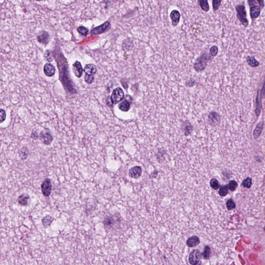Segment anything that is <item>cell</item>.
<instances>
[{
	"label": "cell",
	"instance_id": "9",
	"mask_svg": "<svg viewBox=\"0 0 265 265\" xmlns=\"http://www.w3.org/2000/svg\"><path fill=\"white\" fill-rule=\"evenodd\" d=\"M73 71L75 75L78 78H80L83 74V69L80 62L76 61L73 65Z\"/></svg>",
	"mask_w": 265,
	"mask_h": 265
},
{
	"label": "cell",
	"instance_id": "34",
	"mask_svg": "<svg viewBox=\"0 0 265 265\" xmlns=\"http://www.w3.org/2000/svg\"><path fill=\"white\" fill-rule=\"evenodd\" d=\"M218 52V48L216 46H214L210 48V55L211 56H216Z\"/></svg>",
	"mask_w": 265,
	"mask_h": 265
},
{
	"label": "cell",
	"instance_id": "3",
	"mask_svg": "<svg viewBox=\"0 0 265 265\" xmlns=\"http://www.w3.org/2000/svg\"><path fill=\"white\" fill-rule=\"evenodd\" d=\"M124 97V93L122 89L117 88L112 92L111 96V101L113 104H116L123 100Z\"/></svg>",
	"mask_w": 265,
	"mask_h": 265
},
{
	"label": "cell",
	"instance_id": "4",
	"mask_svg": "<svg viewBox=\"0 0 265 265\" xmlns=\"http://www.w3.org/2000/svg\"><path fill=\"white\" fill-rule=\"evenodd\" d=\"M111 28V24L109 22L106 21L101 26H98L91 31V34L93 35L101 34L108 31Z\"/></svg>",
	"mask_w": 265,
	"mask_h": 265
},
{
	"label": "cell",
	"instance_id": "27",
	"mask_svg": "<svg viewBox=\"0 0 265 265\" xmlns=\"http://www.w3.org/2000/svg\"><path fill=\"white\" fill-rule=\"evenodd\" d=\"M210 184L211 188L214 190H218V189L220 188V183L216 179H211V181L210 182Z\"/></svg>",
	"mask_w": 265,
	"mask_h": 265
},
{
	"label": "cell",
	"instance_id": "35",
	"mask_svg": "<svg viewBox=\"0 0 265 265\" xmlns=\"http://www.w3.org/2000/svg\"><path fill=\"white\" fill-rule=\"evenodd\" d=\"M84 79H85V81L87 84H91L93 82L94 80V76H89L86 75L85 77H84Z\"/></svg>",
	"mask_w": 265,
	"mask_h": 265
},
{
	"label": "cell",
	"instance_id": "17",
	"mask_svg": "<svg viewBox=\"0 0 265 265\" xmlns=\"http://www.w3.org/2000/svg\"><path fill=\"white\" fill-rule=\"evenodd\" d=\"M250 2L252 3L251 1H250ZM253 6L251 7L250 9V14L252 17L255 18L259 17V16L260 14V12H261V9L257 5H254L255 4H253Z\"/></svg>",
	"mask_w": 265,
	"mask_h": 265
},
{
	"label": "cell",
	"instance_id": "22",
	"mask_svg": "<svg viewBox=\"0 0 265 265\" xmlns=\"http://www.w3.org/2000/svg\"><path fill=\"white\" fill-rule=\"evenodd\" d=\"M228 193H229V189L227 185H223L222 186H221L219 191V193L220 194V196L222 197L226 196Z\"/></svg>",
	"mask_w": 265,
	"mask_h": 265
},
{
	"label": "cell",
	"instance_id": "37",
	"mask_svg": "<svg viewBox=\"0 0 265 265\" xmlns=\"http://www.w3.org/2000/svg\"><path fill=\"white\" fill-rule=\"evenodd\" d=\"M221 2V1H212L213 8H214V11L217 10L219 8Z\"/></svg>",
	"mask_w": 265,
	"mask_h": 265
},
{
	"label": "cell",
	"instance_id": "19",
	"mask_svg": "<svg viewBox=\"0 0 265 265\" xmlns=\"http://www.w3.org/2000/svg\"><path fill=\"white\" fill-rule=\"evenodd\" d=\"M29 154V151L27 147H22L21 149L20 150L19 155L20 159L22 161L26 160L28 157Z\"/></svg>",
	"mask_w": 265,
	"mask_h": 265
},
{
	"label": "cell",
	"instance_id": "5",
	"mask_svg": "<svg viewBox=\"0 0 265 265\" xmlns=\"http://www.w3.org/2000/svg\"><path fill=\"white\" fill-rule=\"evenodd\" d=\"M41 191L44 196L48 197L50 195L52 191V183L49 179L46 178L44 180L41 184Z\"/></svg>",
	"mask_w": 265,
	"mask_h": 265
},
{
	"label": "cell",
	"instance_id": "24",
	"mask_svg": "<svg viewBox=\"0 0 265 265\" xmlns=\"http://www.w3.org/2000/svg\"><path fill=\"white\" fill-rule=\"evenodd\" d=\"M53 220L54 219L51 216H47L42 219V223L45 226H48L50 225Z\"/></svg>",
	"mask_w": 265,
	"mask_h": 265
},
{
	"label": "cell",
	"instance_id": "25",
	"mask_svg": "<svg viewBox=\"0 0 265 265\" xmlns=\"http://www.w3.org/2000/svg\"><path fill=\"white\" fill-rule=\"evenodd\" d=\"M199 4L203 11L207 12L209 10V6L207 1H199Z\"/></svg>",
	"mask_w": 265,
	"mask_h": 265
},
{
	"label": "cell",
	"instance_id": "26",
	"mask_svg": "<svg viewBox=\"0 0 265 265\" xmlns=\"http://www.w3.org/2000/svg\"><path fill=\"white\" fill-rule=\"evenodd\" d=\"M247 62H248L249 65L252 67L257 66L259 64V62L257 61L253 57H249L247 59Z\"/></svg>",
	"mask_w": 265,
	"mask_h": 265
},
{
	"label": "cell",
	"instance_id": "16",
	"mask_svg": "<svg viewBox=\"0 0 265 265\" xmlns=\"http://www.w3.org/2000/svg\"><path fill=\"white\" fill-rule=\"evenodd\" d=\"M200 243V240L196 236L190 237L186 242V244L189 247H194L197 246Z\"/></svg>",
	"mask_w": 265,
	"mask_h": 265
},
{
	"label": "cell",
	"instance_id": "40",
	"mask_svg": "<svg viewBox=\"0 0 265 265\" xmlns=\"http://www.w3.org/2000/svg\"><path fill=\"white\" fill-rule=\"evenodd\" d=\"M261 95V97H263V98H265V82L264 83V86H263Z\"/></svg>",
	"mask_w": 265,
	"mask_h": 265
},
{
	"label": "cell",
	"instance_id": "41",
	"mask_svg": "<svg viewBox=\"0 0 265 265\" xmlns=\"http://www.w3.org/2000/svg\"><path fill=\"white\" fill-rule=\"evenodd\" d=\"M200 265V264H198V265H197H197Z\"/></svg>",
	"mask_w": 265,
	"mask_h": 265
},
{
	"label": "cell",
	"instance_id": "28",
	"mask_svg": "<svg viewBox=\"0 0 265 265\" xmlns=\"http://www.w3.org/2000/svg\"><path fill=\"white\" fill-rule=\"evenodd\" d=\"M242 185L245 188H248V189L250 188L252 185V179L249 177H248L247 178L244 179V180L242 182Z\"/></svg>",
	"mask_w": 265,
	"mask_h": 265
},
{
	"label": "cell",
	"instance_id": "15",
	"mask_svg": "<svg viewBox=\"0 0 265 265\" xmlns=\"http://www.w3.org/2000/svg\"><path fill=\"white\" fill-rule=\"evenodd\" d=\"M209 122L211 125H216L220 122V116L216 112H212L208 116Z\"/></svg>",
	"mask_w": 265,
	"mask_h": 265
},
{
	"label": "cell",
	"instance_id": "11",
	"mask_svg": "<svg viewBox=\"0 0 265 265\" xmlns=\"http://www.w3.org/2000/svg\"><path fill=\"white\" fill-rule=\"evenodd\" d=\"M142 174V169L139 166H135L131 168L129 170V176L133 178H138Z\"/></svg>",
	"mask_w": 265,
	"mask_h": 265
},
{
	"label": "cell",
	"instance_id": "8",
	"mask_svg": "<svg viewBox=\"0 0 265 265\" xmlns=\"http://www.w3.org/2000/svg\"><path fill=\"white\" fill-rule=\"evenodd\" d=\"M39 138L41 141L46 145H50L54 140L53 137L49 131H41L39 134Z\"/></svg>",
	"mask_w": 265,
	"mask_h": 265
},
{
	"label": "cell",
	"instance_id": "18",
	"mask_svg": "<svg viewBox=\"0 0 265 265\" xmlns=\"http://www.w3.org/2000/svg\"><path fill=\"white\" fill-rule=\"evenodd\" d=\"M30 196L28 194H22L20 195L17 199V201L20 205L22 206H26L28 204L29 199Z\"/></svg>",
	"mask_w": 265,
	"mask_h": 265
},
{
	"label": "cell",
	"instance_id": "1",
	"mask_svg": "<svg viewBox=\"0 0 265 265\" xmlns=\"http://www.w3.org/2000/svg\"><path fill=\"white\" fill-rule=\"evenodd\" d=\"M64 59V57L63 56L62 58V63H61L58 61H56L58 67H59L60 70V79L63 84V86L66 89V90L67 91V92L71 94H75L77 92L75 89L74 88V84L71 81V79L69 78L67 62L66 60L64 62H63Z\"/></svg>",
	"mask_w": 265,
	"mask_h": 265
},
{
	"label": "cell",
	"instance_id": "20",
	"mask_svg": "<svg viewBox=\"0 0 265 265\" xmlns=\"http://www.w3.org/2000/svg\"><path fill=\"white\" fill-rule=\"evenodd\" d=\"M118 107L121 111L126 112L130 109V103L127 100H125L124 101H122L121 103L119 104Z\"/></svg>",
	"mask_w": 265,
	"mask_h": 265
},
{
	"label": "cell",
	"instance_id": "21",
	"mask_svg": "<svg viewBox=\"0 0 265 265\" xmlns=\"http://www.w3.org/2000/svg\"><path fill=\"white\" fill-rule=\"evenodd\" d=\"M263 124L262 122H260V123L258 124V125H257V126L255 128L254 131V133H253V135H254V137L255 138L259 137V135H260V134H261V131L263 129Z\"/></svg>",
	"mask_w": 265,
	"mask_h": 265
},
{
	"label": "cell",
	"instance_id": "30",
	"mask_svg": "<svg viewBox=\"0 0 265 265\" xmlns=\"http://www.w3.org/2000/svg\"><path fill=\"white\" fill-rule=\"evenodd\" d=\"M211 250L209 246H206L204 249V251L203 252V256L205 259H208L210 255Z\"/></svg>",
	"mask_w": 265,
	"mask_h": 265
},
{
	"label": "cell",
	"instance_id": "38",
	"mask_svg": "<svg viewBox=\"0 0 265 265\" xmlns=\"http://www.w3.org/2000/svg\"><path fill=\"white\" fill-rule=\"evenodd\" d=\"M31 137L33 138V139H34L35 140H36L37 138L39 137V135H38V134H37V133L36 131H32V133H31Z\"/></svg>",
	"mask_w": 265,
	"mask_h": 265
},
{
	"label": "cell",
	"instance_id": "10",
	"mask_svg": "<svg viewBox=\"0 0 265 265\" xmlns=\"http://www.w3.org/2000/svg\"><path fill=\"white\" fill-rule=\"evenodd\" d=\"M44 71L46 75L48 77H52L54 75L56 69L53 65L50 63H47L44 67Z\"/></svg>",
	"mask_w": 265,
	"mask_h": 265
},
{
	"label": "cell",
	"instance_id": "7",
	"mask_svg": "<svg viewBox=\"0 0 265 265\" xmlns=\"http://www.w3.org/2000/svg\"><path fill=\"white\" fill-rule=\"evenodd\" d=\"M201 257V252L198 250H194L190 253L189 261L190 264L196 265L199 263Z\"/></svg>",
	"mask_w": 265,
	"mask_h": 265
},
{
	"label": "cell",
	"instance_id": "29",
	"mask_svg": "<svg viewBox=\"0 0 265 265\" xmlns=\"http://www.w3.org/2000/svg\"><path fill=\"white\" fill-rule=\"evenodd\" d=\"M77 31L84 36H86L88 33V29L84 26H80L77 29Z\"/></svg>",
	"mask_w": 265,
	"mask_h": 265
},
{
	"label": "cell",
	"instance_id": "23",
	"mask_svg": "<svg viewBox=\"0 0 265 265\" xmlns=\"http://www.w3.org/2000/svg\"><path fill=\"white\" fill-rule=\"evenodd\" d=\"M122 46H123V48L124 49H126L127 50H130L133 47V43L131 40L127 39L124 41Z\"/></svg>",
	"mask_w": 265,
	"mask_h": 265
},
{
	"label": "cell",
	"instance_id": "31",
	"mask_svg": "<svg viewBox=\"0 0 265 265\" xmlns=\"http://www.w3.org/2000/svg\"><path fill=\"white\" fill-rule=\"evenodd\" d=\"M44 56H45V58L46 60L48 61V62H51V61H53L54 58V56L52 55V54L49 50L46 51L45 54V55H44Z\"/></svg>",
	"mask_w": 265,
	"mask_h": 265
},
{
	"label": "cell",
	"instance_id": "32",
	"mask_svg": "<svg viewBox=\"0 0 265 265\" xmlns=\"http://www.w3.org/2000/svg\"><path fill=\"white\" fill-rule=\"evenodd\" d=\"M238 184L236 181L232 180L229 182V190L231 191H234L237 189Z\"/></svg>",
	"mask_w": 265,
	"mask_h": 265
},
{
	"label": "cell",
	"instance_id": "12",
	"mask_svg": "<svg viewBox=\"0 0 265 265\" xmlns=\"http://www.w3.org/2000/svg\"><path fill=\"white\" fill-rule=\"evenodd\" d=\"M170 17L173 26H177L180 21V14L179 13V11L174 10L170 13Z\"/></svg>",
	"mask_w": 265,
	"mask_h": 265
},
{
	"label": "cell",
	"instance_id": "33",
	"mask_svg": "<svg viewBox=\"0 0 265 265\" xmlns=\"http://www.w3.org/2000/svg\"><path fill=\"white\" fill-rule=\"evenodd\" d=\"M226 207L227 209L229 210H232V209H235V207H236V205H235V203L233 201V200L230 199H229L227 201Z\"/></svg>",
	"mask_w": 265,
	"mask_h": 265
},
{
	"label": "cell",
	"instance_id": "14",
	"mask_svg": "<svg viewBox=\"0 0 265 265\" xmlns=\"http://www.w3.org/2000/svg\"><path fill=\"white\" fill-rule=\"evenodd\" d=\"M96 67L93 64L86 65L84 69V71L86 75L94 76L96 73Z\"/></svg>",
	"mask_w": 265,
	"mask_h": 265
},
{
	"label": "cell",
	"instance_id": "6",
	"mask_svg": "<svg viewBox=\"0 0 265 265\" xmlns=\"http://www.w3.org/2000/svg\"><path fill=\"white\" fill-rule=\"evenodd\" d=\"M237 11V16L239 19L240 21L245 26L248 25V21L246 17V13L245 8L243 5H238L236 7Z\"/></svg>",
	"mask_w": 265,
	"mask_h": 265
},
{
	"label": "cell",
	"instance_id": "39",
	"mask_svg": "<svg viewBox=\"0 0 265 265\" xmlns=\"http://www.w3.org/2000/svg\"><path fill=\"white\" fill-rule=\"evenodd\" d=\"M195 84H196V82L193 80H189L186 83V85L189 86H193Z\"/></svg>",
	"mask_w": 265,
	"mask_h": 265
},
{
	"label": "cell",
	"instance_id": "13",
	"mask_svg": "<svg viewBox=\"0 0 265 265\" xmlns=\"http://www.w3.org/2000/svg\"><path fill=\"white\" fill-rule=\"evenodd\" d=\"M37 40L39 43L46 45L49 41V35L47 32L42 31L37 36Z\"/></svg>",
	"mask_w": 265,
	"mask_h": 265
},
{
	"label": "cell",
	"instance_id": "36",
	"mask_svg": "<svg viewBox=\"0 0 265 265\" xmlns=\"http://www.w3.org/2000/svg\"><path fill=\"white\" fill-rule=\"evenodd\" d=\"M0 115H1V123H2L5 120L6 118V112L3 109H1L0 110Z\"/></svg>",
	"mask_w": 265,
	"mask_h": 265
},
{
	"label": "cell",
	"instance_id": "2",
	"mask_svg": "<svg viewBox=\"0 0 265 265\" xmlns=\"http://www.w3.org/2000/svg\"><path fill=\"white\" fill-rule=\"evenodd\" d=\"M209 58V56L206 54H204L197 59L194 64V68L195 71H204L207 66Z\"/></svg>",
	"mask_w": 265,
	"mask_h": 265
}]
</instances>
